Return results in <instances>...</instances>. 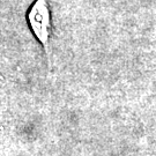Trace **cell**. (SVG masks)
<instances>
[{
  "label": "cell",
  "instance_id": "1",
  "mask_svg": "<svg viewBox=\"0 0 156 156\" xmlns=\"http://www.w3.org/2000/svg\"><path fill=\"white\" fill-rule=\"evenodd\" d=\"M27 20L30 30L35 38L42 45L51 68V36H52V16L48 0H35L27 14Z\"/></svg>",
  "mask_w": 156,
  "mask_h": 156
}]
</instances>
